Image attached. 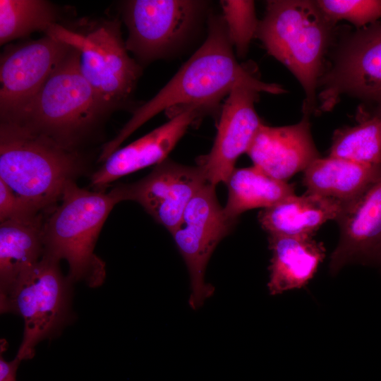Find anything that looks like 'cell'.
Listing matches in <instances>:
<instances>
[{
    "label": "cell",
    "mask_w": 381,
    "mask_h": 381,
    "mask_svg": "<svg viewBox=\"0 0 381 381\" xmlns=\"http://www.w3.org/2000/svg\"><path fill=\"white\" fill-rule=\"evenodd\" d=\"M375 102H377V110L381 111V95L376 99Z\"/></svg>",
    "instance_id": "cell-28"
},
{
    "label": "cell",
    "mask_w": 381,
    "mask_h": 381,
    "mask_svg": "<svg viewBox=\"0 0 381 381\" xmlns=\"http://www.w3.org/2000/svg\"><path fill=\"white\" fill-rule=\"evenodd\" d=\"M319 86L320 111L332 110L344 95L376 100L381 95V23L361 28L341 42Z\"/></svg>",
    "instance_id": "cell-10"
},
{
    "label": "cell",
    "mask_w": 381,
    "mask_h": 381,
    "mask_svg": "<svg viewBox=\"0 0 381 381\" xmlns=\"http://www.w3.org/2000/svg\"><path fill=\"white\" fill-rule=\"evenodd\" d=\"M205 109L198 104L183 107L168 122L115 150L92 174L91 186L99 190L121 176L165 160Z\"/></svg>",
    "instance_id": "cell-15"
},
{
    "label": "cell",
    "mask_w": 381,
    "mask_h": 381,
    "mask_svg": "<svg viewBox=\"0 0 381 381\" xmlns=\"http://www.w3.org/2000/svg\"><path fill=\"white\" fill-rule=\"evenodd\" d=\"M236 86L279 95V85L262 81L236 59L222 16L209 18L207 36L201 47L150 100L139 107L117 135L106 143L99 156L104 161L135 130L159 112L173 107H213Z\"/></svg>",
    "instance_id": "cell-1"
},
{
    "label": "cell",
    "mask_w": 381,
    "mask_h": 381,
    "mask_svg": "<svg viewBox=\"0 0 381 381\" xmlns=\"http://www.w3.org/2000/svg\"><path fill=\"white\" fill-rule=\"evenodd\" d=\"M204 3L191 0H131L123 6L128 51L143 63L167 56L193 31Z\"/></svg>",
    "instance_id": "cell-8"
},
{
    "label": "cell",
    "mask_w": 381,
    "mask_h": 381,
    "mask_svg": "<svg viewBox=\"0 0 381 381\" xmlns=\"http://www.w3.org/2000/svg\"><path fill=\"white\" fill-rule=\"evenodd\" d=\"M45 34L79 52L80 72L107 110L127 102L141 68L128 55L117 20L103 21L87 31L56 23Z\"/></svg>",
    "instance_id": "cell-6"
},
{
    "label": "cell",
    "mask_w": 381,
    "mask_h": 381,
    "mask_svg": "<svg viewBox=\"0 0 381 381\" xmlns=\"http://www.w3.org/2000/svg\"><path fill=\"white\" fill-rule=\"evenodd\" d=\"M307 193L334 199L344 207L357 200L381 175V165L319 157L303 171Z\"/></svg>",
    "instance_id": "cell-18"
},
{
    "label": "cell",
    "mask_w": 381,
    "mask_h": 381,
    "mask_svg": "<svg viewBox=\"0 0 381 381\" xmlns=\"http://www.w3.org/2000/svg\"><path fill=\"white\" fill-rule=\"evenodd\" d=\"M226 184L228 198L223 210L234 223L247 210L267 208L296 195L294 185L274 179L255 166L235 169Z\"/></svg>",
    "instance_id": "cell-21"
},
{
    "label": "cell",
    "mask_w": 381,
    "mask_h": 381,
    "mask_svg": "<svg viewBox=\"0 0 381 381\" xmlns=\"http://www.w3.org/2000/svg\"><path fill=\"white\" fill-rule=\"evenodd\" d=\"M234 224L217 200L215 186L207 183L190 201L171 232L189 272L191 294L188 303L193 310L214 293V287L205 282L206 266L214 248Z\"/></svg>",
    "instance_id": "cell-9"
},
{
    "label": "cell",
    "mask_w": 381,
    "mask_h": 381,
    "mask_svg": "<svg viewBox=\"0 0 381 381\" xmlns=\"http://www.w3.org/2000/svg\"><path fill=\"white\" fill-rule=\"evenodd\" d=\"M258 97V92L245 86H236L227 96L214 145L198 164L209 183H226L238 158L249 149L262 124L255 108Z\"/></svg>",
    "instance_id": "cell-13"
},
{
    "label": "cell",
    "mask_w": 381,
    "mask_h": 381,
    "mask_svg": "<svg viewBox=\"0 0 381 381\" xmlns=\"http://www.w3.org/2000/svg\"><path fill=\"white\" fill-rule=\"evenodd\" d=\"M59 200L44 221V255L66 260L71 283L83 281L90 287L99 286L106 277L105 263L94 250L108 215L121 198L115 188L109 193L91 191L73 181L66 185Z\"/></svg>",
    "instance_id": "cell-4"
},
{
    "label": "cell",
    "mask_w": 381,
    "mask_h": 381,
    "mask_svg": "<svg viewBox=\"0 0 381 381\" xmlns=\"http://www.w3.org/2000/svg\"><path fill=\"white\" fill-rule=\"evenodd\" d=\"M223 19L230 42L238 56L246 54L252 38L256 35L258 20L253 1H222Z\"/></svg>",
    "instance_id": "cell-24"
},
{
    "label": "cell",
    "mask_w": 381,
    "mask_h": 381,
    "mask_svg": "<svg viewBox=\"0 0 381 381\" xmlns=\"http://www.w3.org/2000/svg\"><path fill=\"white\" fill-rule=\"evenodd\" d=\"M54 6L44 0L0 1V44L28 37L31 33H45L56 23Z\"/></svg>",
    "instance_id": "cell-23"
},
{
    "label": "cell",
    "mask_w": 381,
    "mask_h": 381,
    "mask_svg": "<svg viewBox=\"0 0 381 381\" xmlns=\"http://www.w3.org/2000/svg\"><path fill=\"white\" fill-rule=\"evenodd\" d=\"M40 214L42 213L28 205L0 179V223L32 219Z\"/></svg>",
    "instance_id": "cell-26"
},
{
    "label": "cell",
    "mask_w": 381,
    "mask_h": 381,
    "mask_svg": "<svg viewBox=\"0 0 381 381\" xmlns=\"http://www.w3.org/2000/svg\"><path fill=\"white\" fill-rule=\"evenodd\" d=\"M316 5L332 24L344 20L358 28L381 18V0H318Z\"/></svg>",
    "instance_id": "cell-25"
},
{
    "label": "cell",
    "mask_w": 381,
    "mask_h": 381,
    "mask_svg": "<svg viewBox=\"0 0 381 381\" xmlns=\"http://www.w3.org/2000/svg\"><path fill=\"white\" fill-rule=\"evenodd\" d=\"M315 1H267L256 35L274 58L284 64L301 85L304 115L315 111L316 90L332 27Z\"/></svg>",
    "instance_id": "cell-3"
},
{
    "label": "cell",
    "mask_w": 381,
    "mask_h": 381,
    "mask_svg": "<svg viewBox=\"0 0 381 381\" xmlns=\"http://www.w3.org/2000/svg\"><path fill=\"white\" fill-rule=\"evenodd\" d=\"M207 183L200 166H186L166 159L142 179L115 188L121 201L139 203L171 233L190 201Z\"/></svg>",
    "instance_id": "cell-12"
},
{
    "label": "cell",
    "mask_w": 381,
    "mask_h": 381,
    "mask_svg": "<svg viewBox=\"0 0 381 381\" xmlns=\"http://www.w3.org/2000/svg\"><path fill=\"white\" fill-rule=\"evenodd\" d=\"M337 221L340 236L330 256L331 273L351 263L381 266V175Z\"/></svg>",
    "instance_id": "cell-14"
},
{
    "label": "cell",
    "mask_w": 381,
    "mask_h": 381,
    "mask_svg": "<svg viewBox=\"0 0 381 381\" xmlns=\"http://www.w3.org/2000/svg\"><path fill=\"white\" fill-rule=\"evenodd\" d=\"M308 116L304 115L298 123L286 126L262 123L246 152L253 166L274 179L286 181L319 158Z\"/></svg>",
    "instance_id": "cell-16"
},
{
    "label": "cell",
    "mask_w": 381,
    "mask_h": 381,
    "mask_svg": "<svg viewBox=\"0 0 381 381\" xmlns=\"http://www.w3.org/2000/svg\"><path fill=\"white\" fill-rule=\"evenodd\" d=\"M80 156L21 124L1 121L0 179L39 212L60 200L82 172Z\"/></svg>",
    "instance_id": "cell-2"
},
{
    "label": "cell",
    "mask_w": 381,
    "mask_h": 381,
    "mask_svg": "<svg viewBox=\"0 0 381 381\" xmlns=\"http://www.w3.org/2000/svg\"><path fill=\"white\" fill-rule=\"evenodd\" d=\"M44 221L40 214L0 224V298L5 296L18 278L42 258Z\"/></svg>",
    "instance_id": "cell-20"
},
{
    "label": "cell",
    "mask_w": 381,
    "mask_h": 381,
    "mask_svg": "<svg viewBox=\"0 0 381 381\" xmlns=\"http://www.w3.org/2000/svg\"><path fill=\"white\" fill-rule=\"evenodd\" d=\"M343 209L334 199L306 192L262 209L258 221L269 235L312 236L326 222L337 220Z\"/></svg>",
    "instance_id": "cell-19"
},
{
    "label": "cell",
    "mask_w": 381,
    "mask_h": 381,
    "mask_svg": "<svg viewBox=\"0 0 381 381\" xmlns=\"http://www.w3.org/2000/svg\"><path fill=\"white\" fill-rule=\"evenodd\" d=\"M107 111L80 70V53L72 48L42 87L10 121L75 150L78 143Z\"/></svg>",
    "instance_id": "cell-5"
},
{
    "label": "cell",
    "mask_w": 381,
    "mask_h": 381,
    "mask_svg": "<svg viewBox=\"0 0 381 381\" xmlns=\"http://www.w3.org/2000/svg\"><path fill=\"white\" fill-rule=\"evenodd\" d=\"M268 241L272 258L267 287L271 295L304 286L325 258L323 244L311 236L269 235Z\"/></svg>",
    "instance_id": "cell-17"
},
{
    "label": "cell",
    "mask_w": 381,
    "mask_h": 381,
    "mask_svg": "<svg viewBox=\"0 0 381 381\" xmlns=\"http://www.w3.org/2000/svg\"><path fill=\"white\" fill-rule=\"evenodd\" d=\"M6 342L4 339L1 340V355H0V381H16V371L20 363V360L16 358L7 361L3 356V353L6 349Z\"/></svg>",
    "instance_id": "cell-27"
},
{
    "label": "cell",
    "mask_w": 381,
    "mask_h": 381,
    "mask_svg": "<svg viewBox=\"0 0 381 381\" xmlns=\"http://www.w3.org/2000/svg\"><path fill=\"white\" fill-rule=\"evenodd\" d=\"M71 49L47 34L4 49L0 63L1 121L21 114Z\"/></svg>",
    "instance_id": "cell-11"
},
{
    "label": "cell",
    "mask_w": 381,
    "mask_h": 381,
    "mask_svg": "<svg viewBox=\"0 0 381 381\" xmlns=\"http://www.w3.org/2000/svg\"><path fill=\"white\" fill-rule=\"evenodd\" d=\"M329 156L381 165V111L361 118L356 125L336 130Z\"/></svg>",
    "instance_id": "cell-22"
},
{
    "label": "cell",
    "mask_w": 381,
    "mask_h": 381,
    "mask_svg": "<svg viewBox=\"0 0 381 381\" xmlns=\"http://www.w3.org/2000/svg\"><path fill=\"white\" fill-rule=\"evenodd\" d=\"M59 263L44 255L0 298L1 313H14L24 321L16 355L20 361L32 358L35 346L59 332L68 319L72 283L63 276Z\"/></svg>",
    "instance_id": "cell-7"
}]
</instances>
